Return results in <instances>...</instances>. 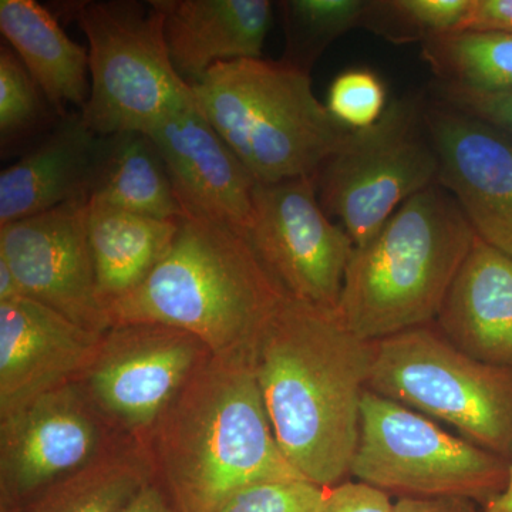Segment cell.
Here are the masks:
<instances>
[{
  "label": "cell",
  "mask_w": 512,
  "mask_h": 512,
  "mask_svg": "<svg viewBox=\"0 0 512 512\" xmlns=\"http://www.w3.org/2000/svg\"><path fill=\"white\" fill-rule=\"evenodd\" d=\"M375 342L336 312L286 295L251 352L276 441L299 476L333 488L350 476Z\"/></svg>",
  "instance_id": "obj_1"
},
{
  "label": "cell",
  "mask_w": 512,
  "mask_h": 512,
  "mask_svg": "<svg viewBox=\"0 0 512 512\" xmlns=\"http://www.w3.org/2000/svg\"><path fill=\"white\" fill-rule=\"evenodd\" d=\"M141 450L178 512H218L249 485L303 478L276 441L248 353H211Z\"/></svg>",
  "instance_id": "obj_2"
},
{
  "label": "cell",
  "mask_w": 512,
  "mask_h": 512,
  "mask_svg": "<svg viewBox=\"0 0 512 512\" xmlns=\"http://www.w3.org/2000/svg\"><path fill=\"white\" fill-rule=\"evenodd\" d=\"M286 293L244 232L181 218L146 281L107 306L111 328L158 323L190 333L212 355H251Z\"/></svg>",
  "instance_id": "obj_3"
},
{
  "label": "cell",
  "mask_w": 512,
  "mask_h": 512,
  "mask_svg": "<svg viewBox=\"0 0 512 512\" xmlns=\"http://www.w3.org/2000/svg\"><path fill=\"white\" fill-rule=\"evenodd\" d=\"M476 238L441 185L414 195L355 248L336 309L340 322L367 342L436 322Z\"/></svg>",
  "instance_id": "obj_4"
},
{
  "label": "cell",
  "mask_w": 512,
  "mask_h": 512,
  "mask_svg": "<svg viewBox=\"0 0 512 512\" xmlns=\"http://www.w3.org/2000/svg\"><path fill=\"white\" fill-rule=\"evenodd\" d=\"M191 87L198 109L256 183L315 177L352 131L315 96L311 73L281 60L221 62Z\"/></svg>",
  "instance_id": "obj_5"
},
{
  "label": "cell",
  "mask_w": 512,
  "mask_h": 512,
  "mask_svg": "<svg viewBox=\"0 0 512 512\" xmlns=\"http://www.w3.org/2000/svg\"><path fill=\"white\" fill-rule=\"evenodd\" d=\"M56 9L89 42L90 96L80 113L94 134L147 133L195 103L191 84L171 62L153 0H74Z\"/></svg>",
  "instance_id": "obj_6"
},
{
  "label": "cell",
  "mask_w": 512,
  "mask_h": 512,
  "mask_svg": "<svg viewBox=\"0 0 512 512\" xmlns=\"http://www.w3.org/2000/svg\"><path fill=\"white\" fill-rule=\"evenodd\" d=\"M367 390L511 461L512 370L466 355L433 323L375 342Z\"/></svg>",
  "instance_id": "obj_7"
},
{
  "label": "cell",
  "mask_w": 512,
  "mask_h": 512,
  "mask_svg": "<svg viewBox=\"0 0 512 512\" xmlns=\"http://www.w3.org/2000/svg\"><path fill=\"white\" fill-rule=\"evenodd\" d=\"M510 460L441 429L429 417L365 393L350 476L400 498H466L504 490Z\"/></svg>",
  "instance_id": "obj_8"
},
{
  "label": "cell",
  "mask_w": 512,
  "mask_h": 512,
  "mask_svg": "<svg viewBox=\"0 0 512 512\" xmlns=\"http://www.w3.org/2000/svg\"><path fill=\"white\" fill-rule=\"evenodd\" d=\"M437 178L439 160L424 121V101L402 97L390 101L375 126L350 131L319 168L315 183L323 210L339 218L359 248Z\"/></svg>",
  "instance_id": "obj_9"
},
{
  "label": "cell",
  "mask_w": 512,
  "mask_h": 512,
  "mask_svg": "<svg viewBox=\"0 0 512 512\" xmlns=\"http://www.w3.org/2000/svg\"><path fill=\"white\" fill-rule=\"evenodd\" d=\"M127 444L77 380L36 397L0 417L2 512Z\"/></svg>",
  "instance_id": "obj_10"
},
{
  "label": "cell",
  "mask_w": 512,
  "mask_h": 512,
  "mask_svg": "<svg viewBox=\"0 0 512 512\" xmlns=\"http://www.w3.org/2000/svg\"><path fill=\"white\" fill-rule=\"evenodd\" d=\"M211 355L200 339L158 323L114 326L77 382L127 440L143 447L168 404Z\"/></svg>",
  "instance_id": "obj_11"
},
{
  "label": "cell",
  "mask_w": 512,
  "mask_h": 512,
  "mask_svg": "<svg viewBox=\"0 0 512 512\" xmlns=\"http://www.w3.org/2000/svg\"><path fill=\"white\" fill-rule=\"evenodd\" d=\"M247 237L286 295L336 312L356 247L323 210L315 177L256 184Z\"/></svg>",
  "instance_id": "obj_12"
},
{
  "label": "cell",
  "mask_w": 512,
  "mask_h": 512,
  "mask_svg": "<svg viewBox=\"0 0 512 512\" xmlns=\"http://www.w3.org/2000/svg\"><path fill=\"white\" fill-rule=\"evenodd\" d=\"M89 200L79 198L0 227V259L26 298L96 333L111 329L97 289L89 231Z\"/></svg>",
  "instance_id": "obj_13"
},
{
  "label": "cell",
  "mask_w": 512,
  "mask_h": 512,
  "mask_svg": "<svg viewBox=\"0 0 512 512\" xmlns=\"http://www.w3.org/2000/svg\"><path fill=\"white\" fill-rule=\"evenodd\" d=\"M439 160L437 184L453 195L491 247L512 256V136L439 99L424 101Z\"/></svg>",
  "instance_id": "obj_14"
},
{
  "label": "cell",
  "mask_w": 512,
  "mask_h": 512,
  "mask_svg": "<svg viewBox=\"0 0 512 512\" xmlns=\"http://www.w3.org/2000/svg\"><path fill=\"white\" fill-rule=\"evenodd\" d=\"M147 134L164 158L184 217L248 234L258 183L205 119L197 101L165 117Z\"/></svg>",
  "instance_id": "obj_15"
},
{
  "label": "cell",
  "mask_w": 512,
  "mask_h": 512,
  "mask_svg": "<svg viewBox=\"0 0 512 512\" xmlns=\"http://www.w3.org/2000/svg\"><path fill=\"white\" fill-rule=\"evenodd\" d=\"M103 335L35 299L0 302V417L79 379Z\"/></svg>",
  "instance_id": "obj_16"
},
{
  "label": "cell",
  "mask_w": 512,
  "mask_h": 512,
  "mask_svg": "<svg viewBox=\"0 0 512 512\" xmlns=\"http://www.w3.org/2000/svg\"><path fill=\"white\" fill-rule=\"evenodd\" d=\"M175 70L200 82L221 62L261 59L274 18L269 0H153Z\"/></svg>",
  "instance_id": "obj_17"
},
{
  "label": "cell",
  "mask_w": 512,
  "mask_h": 512,
  "mask_svg": "<svg viewBox=\"0 0 512 512\" xmlns=\"http://www.w3.org/2000/svg\"><path fill=\"white\" fill-rule=\"evenodd\" d=\"M436 325L466 355L512 370V256L477 237Z\"/></svg>",
  "instance_id": "obj_18"
},
{
  "label": "cell",
  "mask_w": 512,
  "mask_h": 512,
  "mask_svg": "<svg viewBox=\"0 0 512 512\" xmlns=\"http://www.w3.org/2000/svg\"><path fill=\"white\" fill-rule=\"evenodd\" d=\"M99 136L70 111L15 164L0 173V227L66 202L89 200Z\"/></svg>",
  "instance_id": "obj_19"
},
{
  "label": "cell",
  "mask_w": 512,
  "mask_h": 512,
  "mask_svg": "<svg viewBox=\"0 0 512 512\" xmlns=\"http://www.w3.org/2000/svg\"><path fill=\"white\" fill-rule=\"evenodd\" d=\"M0 32L62 119L90 96L89 50L35 0H0Z\"/></svg>",
  "instance_id": "obj_20"
},
{
  "label": "cell",
  "mask_w": 512,
  "mask_h": 512,
  "mask_svg": "<svg viewBox=\"0 0 512 512\" xmlns=\"http://www.w3.org/2000/svg\"><path fill=\"white\" fill-rule=\"evenodd\" d=\"M89 202L158 220L184 218L164 158L143 131L99 138Z\"/></svg>",
  "instance_id": "obj_21"
},
{
  "label": "cell",
  "mask_w": 512,
  "mask_h": 512,
  "mask_svg": "<svg viewBox=\"0 0 512 512\" xmlns=\"http://www.w3.org/2000/svg\"><path fill=\"white\" fill-rule=\"evenodd\" d=\"M178 224L89 202L87 231L106 309L146 281L170 251Z\"/></svg>",
  "instance_id": "obj_22"
},
{
  "label": "cell",
  "mask_w": 512,
  "mask_h": 512,
  "mask_svg": "<svg viewBox=\"0 0 512 512\" xmlns=\"http://www.w3.org/2000/svg\"><path fill=\"white\" fill-rule=\"evenodd\" d=\"M150 481L146 454L127 444L50 484L16 512H121Z\"/></svg>",
  "instance_id": "obj_23"
},
{
  "label": "cell",
  "mask_w": 512,
  "mask_h": 512,
  "mask_svg": "<svg viewBox=\"0 0 512 512\" xmlns=\"http://www.w3.org/2000/svg\"><path fill=\"white\" fill-rule=\"evenodd\" d=\"M439 84L487 93L512 92V35L457 32L421 45Z\"/></svg>",
  "instance_id": "obj_24"
},
{
  "label": "cell",
  "mask_w": 512,
  "mask_h": 512,
  "mask_svg": "<svg viewBox=\"0 0 512 512\" xmlns=\"http://www.w3.org/2000/svg\"><path fill=\"white\" fill-rule=\"evenodd\" d=\"M367 0H285L279 3L285 29L281 62L311 73L313 64L339 37L362 25Z\"/></svg>",
  "instance_id": "obj_25"
},
{
  "label": "cell",
  "mask_w": 512,
  "mask_h": 512,
  "mask_svg": "<svg viewBox=\"0 0 512 512\" xmlns=\"http://www.w3.org/2000/svg\"><path fill=\"white\" fill-rule=\"evenodd\" d=\"M471 0H367L362 28L394 45L460 32Z\"/></svg>",
  "instance_id": "obj_26"
},
{
  "label": "cell",
  "mask_w": 512,
  "mask_h": 512,
  "mask_svg": "<svg viewBox=\"0 0 512 512\" xmlns=\"http://www.w3.org/2000/svg\"><path fill=\"white\" fill-rule=\"evenodd\" d=\"M60 117L12 47L0 46V147L18 151Z\"/></svg>",
  "instance_id": "obj_27"
},
{
  "label": "cell",
  "mask_w": 512,
  "mask_h": 512,
  "mask_svg": "<svg viewBox=\"0 0 512 512\" xmlns=\"http://www.w3.org/2000/svg\"><path fill=\"white\" fill-rule=\"evenodd\" d=\"M387 106L386 86L372 70H346L330 84L326 107L333 119L349 130L375 126Z\"/></svg>",
  "instance_id": "obj_28"
},
{
  "label": "cell",
  "mask_w": 512,
  "mask_h": 512,
  "mask_svg": "<svg viewBox=\"0 0 512 512\" xmlns=\"http://www.w3.org/2000/svg\"><path fill=\"white\" fill-rule=\"evenodd\" d=\"M328 493L306 478L265 481L238 491L218 512H323Z\"/></svg>",
  "instance_id": "obj_29"
},
{
  "label": "cell",
  "mask_w": 512,
  "mask_h": 512,
  "mask_svg": "<svg viewBox=\"0 0 512 512\" xmlns=\"http://www.w3.org/2000/svg\"><path fill=\"white\" fill-rule=\"evenodd\" d=\"M437 99L487 121L512 136V92L487 93L439 84Z\"/></svg>",
  "instance_id": "obj_30"
},
{
  "label": "cell",
  "mask_w": 512,
  "mask_h": 512,
  "mask_svg": "<svg viewBox=\"0 0 512 512\" xmlns=\"http://www.w3.org/2000/svg\"><path fill=\"white\" fill-rule=\"evenodd\" d=\"M323 512H396L389 494L360 483H345L329 488Z\"/></svg>",
  "instance_id": "obj_31"
},
{
  "label": "cell",
  "mask_w": 512,
  "mask_h": 512,
  "mask_svg": "<svg viewBox=\"0 0 512 512\" xmlns=\"http://www.w3.org/2000/svg\"><path fill=\"white\" fill-rule=\"evenodd\" d=\"M460 32H500L512 35V0H471Z\"/></svg>",
  "instance_id": "obj_32"
},
{
  "label": "cell",
  "mask_w": 512,
  "mask_h": 512,
  "mask_svg": "<svg viewBox=\"0 0 512 512\" xmlns=\"http://www.w3.org/2000/svg\"><path fill=\"white\" fill-rule=\"evenodd\" d=\"M396 512H481L466 498H399Z\"/></svg>",
  "instance_id": "obj_33"
},
{
  "label": "cell",
  "mask_w": 512,
  "mask_h": 512,
  "mask_svg": "<svg viewBox=\"0 0 512 512\" xmlns=\"http://www.w3.org/2000/svg\"><path fill=\"white\" fill-rule=\"evenodd\" d=\"M121 512H178L158 484L150 481Z\"/></svg>",
  "instance_id": "obj_34"
},
{
  "label": "cell",
  "mask_w": 512,
  "mask_h": 512,
  "mask_svg": "<svg viewBox=\"0 0 512 512\" xmlns=\"http://www.w3.org/2000/svg\"><path fill=\"white\" fill-rule=\"evenodd\" d=\"M23 296L25 293H23L18 279L10 271L8 264L0 259V302L12 301V299L23 298Z\"/></svg>",
  "instance_id": "obj_35"
},
{
  "label": "cell",
  "mask_w": 512,
  "mask_h": 512,
  "mask_svg": "<svg viewBox=\"0 0 512 512\" xmlns=\"http://www.w3.org/2000/svg\"><path fill=\"white\" fill-rule=\"evenodd\" d=\"M481 512H512V458L510 461V473H508L507 485L497 497L488 501Z\"/></svg>",
  "instance_id": "obj_36"
}]
</instances>
